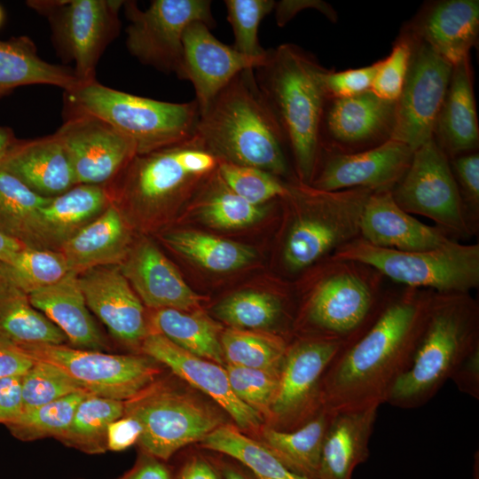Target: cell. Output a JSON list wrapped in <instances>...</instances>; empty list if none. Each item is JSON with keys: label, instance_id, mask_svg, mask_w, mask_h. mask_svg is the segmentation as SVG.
Here are the masks:
<instances>
[{"label": "cell", "instance_id": "obj_1", "mask_svg": "<svg viewBox=\"0 0 479 479\" xmlns=\"http://www.w3.org/2000/svg\"><path fill=\"white\" fill-rule=\"evenodd\" d=\"M434 291L392 289L375 322L342 349L322 382V408L331 413L386 404L409 368L424 331Z\"/></svg>", "mask_w": 479, "mask_h": 479}, {"label": "cell", "instance_id": "obj_2", "mask_svg": "<svg viewBox=\"0 0 479 479\" xmlns=\"http://www.w3.org/2000/svg\"><path fill=\"white\" fill-rule=\"evenodd\" d=\"M195 137L218 161L294 180L287 141L258 88L254 69L236 75L200 114Z\"/></svg>", "mask_w": 479, "mask_h": 479}, {"label": "cell", "instance_id": "obj_3", "mask_svg": "<svg viewBox=\"0 0 479 479\" xmlns=\"http://www.w3.org/2000/svg\"><path fill=\"white\" fill-rule=\"evenodd\" d=\"M268 51L265 64L254 70L256 83L283 132L296 179L310 185L320 153L328 69L294 43Z\"/></svg>", "mask_w": 479, "mask_h": 479}, {"label": "cell", "instance_id": "obj_4", "mask_svg": "<svg viewBox=\"0 0 479 479\" xmlns=\"http://www.w3.org/2000/svg\"><path fill=\"white\" fill-rule=\"evenodd\" d=\"M310 274L299 313V337L344 348L359 339L382 311L392 289L365 263L329 256L306 270Z\"/></svg>", "mask_w": 479, "mask_h": 479}, {"label": "cell", "instance_id": "obj_5", "mask_svg": "<svg viewBox=\"0 0 479 479\" xmlns=\"http://www.w3.org/2000/svg\"><path fill=\"white\" fill-rule=\"evenodd\" d=\"M478 348V301L471 293L435 292L412 363L393 386L386 404L403 409L424 405Z\"/></svg>", "mask_w": 479, "mask_h": 479}, {"label": "cell", "instance_id": "obj_6", "mask_svg": "<svg viewBox=\"0 0 479 479\" xmlns=\"http://www.w3.org/2000/svg\"><path fill=\"white\" fill-rule=\"evenodd\" d=\"M373 192L323 191L297 179L287 181V192L280 198L289 211L280 249L284 269L302 273L360 238L361 216Z\"/></svg>", "mask_w": 479, "mask_h": 479}, {"label": "cell", "instance_id": "obj_7", "mask_svg": "<svg viewBox=\"0 0 479 479\" xmlns=\"http://www.w3.org/2000/svg\"><path fill=\"white\" fill-rule=\"evenodd\" d=\"M66 108L96 116L130 138L145 154L195 137L198 104L156 100L121 91L97 80L64 91Z\"/></svg>", "mask_w": 479, "mask_h": 479}, {"label": "cell", "instance_id": "obj_8", "mask_svg": "<svg viewBox=\"0 0 479 479\" xmlns=\"http://www.w3.org/2000/svg\"><path fill=\"white\" fill-rule=\"evenodd\" d=\"M218 160L194 137L184 143L137 154L106 185L122 212L154 214L183 199L217 169Z\"/></svg>", "mask_w": 479, "mask_h": 479}, {"label": "cell", "instance_id": "obj_9", "mask_svg": "<svg viewBox=\"0 0 479 479\" xmlns=\"http://www.w3.org/2000/svg\"><path fill=\"white\" fill-rule=\"evenodd\" d=\"M333 256L372 266L402 287L436 293H471L479 287V244L451 240L431 249L402 251L373 246L361 238Z\"/></svg>", "mask_w": 479, "mask_h": 479}, {"label": "cell", "instance_id": "obj_10", "mask_svg": "<svg viewBox=\"0 0 479 479\" xmlns=\"http://www.w3.org/2000/svg\"><path fill=\"white\" fill-rule=\"evenodd\" d=\"M124 414L140 423L138 443L145 453L162 461L224 425L218 412L201 399L155 381L124 402Z\"/></svg>", "mask_w": 479, "mask_h": 479}, {"label": "cell", "instance_id": "obj_11", "mask_svg": "<svg viewBox=\"0 0 479 479\" xmlns=\"http://www.w3.org/2000/svg\"><path fill=\"white\" fill-rule=\"evenodd\" d=\"M123 0H30L26 4L47 18L58 55L74 64L82 82L96 80L98 63L118 35Z\"/></svg>", "mask_w": 479, "mask_h": 479}, {"label": "cell", "instance_id": "obj_12", "mask_svg": "<svg viewBox=\"0 0 479 479\" xmlns=\"http://www.w3.org/2000/svg\"><path fill=\"white\" fill-rule=\"evenodd\" d=\"M396 203L411 215L425 216L452 240L475 235L450 160L432 137L413 151L408 169L391 189Z\"/></svg>", "mask_w": 479, "mask_h": 479}, {"label": "cell", "instance_id": "obj_13", "mask_svg": "<svg viewBox=\"0 0 479 479\" xmlns=\"http://www.w3.org/2000/svg\"><path fill=\"white\" fill-rule=\"evenodd\" d=\"M129 21L126 47L140 63L164 74L178 73L186 27L202 22L216 27L209 0H153L142 10L136 1H124Z\"/></svg>", "mask_w": 479, "mask_h": 479}, {"label": "cell", "instance_id": "obj_14", "mask_svg": "<svg viewBox=\"0 0 479 479\" xmlns=\"http://www.w3.org/2000/svg\"><path fill=\"white\" fill-rule=\"evenodd\" d=\"M20 346L33 360L52 364L71 376L85 391L128 401L152 385L159 369L145 355L109 354L65 344Z\"/></svg>", "mask_w": 479, "mask_h": 479}, {"label": "cell", "instance_id": "obj_15", "mask_svg": "<svg viewBox=\"0 0 479 479\" xmlns=\"http://www.w3.org/2000/svg\"><path fill=\"white\" fill-rule=\"evenodd\" d=\"M342 349L338 342L316 338L298 337L288 342L268 420L271 427L294 429L323 409V379Z\"/></svg>", "mask_w": 479, "mask_h": 479}, {"label": "cell", "instance_id": "obj_16", "mask_svg": "<svg viewBox=\"0 0 479 479\" xmlns=\"http://www.w3.org/2000/svg\"><path fill=\"white\" fill-rule=\"evenodd\" d=\"M412 41L408 70L396 101L392 139L404 143L414 151L433 137L453 66L426 43L413 38Z\"/></svg>", "mask_w": 479, "mask_h": 479}, {"label": "cell", "instance_id": "obj_17", "mask_svg": "<svg viewBox=\"0 0 479 479\" xmlns=\"http://www.w3.org/2000/svg\"><path fill=\"white\" fill-rule=\"evenodd\" d=\"M54 133L70 161L76 185H109L137 155L135 144L106 122L66 108Z\"/></svg>", "mask_w": 479, "mask_h": 479}, {"label": "cell", "instance_id": "obj_18", "mask_svg": "<svg viewBox=\"0 0 479 479\" xmlns=\"http://www.w3.org/2000/svg\"><path fill=\"white\" fill-rule=\"evenodd\" d=\"M395 126L396 101L371 90L328 98L320 125V151L353 153L378 147L392 139Z\"/></svg>", "mask_w": 479, "mask_h": 479}, {"label": "cell", "instance_id": "obj_19", "mask_svg": "<svg viewBox=\"0 0 479 479\" xmlns=\"http://www.w3.org/2000/svg\"><path fill=\"white\" fill-rule=\"evenodd\" d=\"M412 153L410 146L395 139L359 153L320 151L310 185L323 191L391 190L408 169Z\"/></svg>", "mask_w": 479, "mask_h": 479}, {"label": "cell", "instance_id": "obj_20", "mask_svg": "<svg viewBox=\"0 0 479 479\" xmlns=\"http://www.w3.org/2000/svg\"><path fill=\"white\" fill-rule=\"evenodd\" d=\"M268 52L263 57L242 54L220 42L206 24L193 22L184 34L183 59L177 76L192 84L200 114L236 75L264 65Z\"/></svg>", "mask_w": 479, "mask_h": 479}, {"label": "cell", "instance_id": "obj_21", "mask_svg": "<svg viewBox=\"0 0 479 479\" xmlns=\"http://www.w3.org/2000/svg\"><path fill=\"white\" fill-rule=\"evenodd\" d=\"M90 311L110 334L128 346H141L150 333L143 302L119 265L94 267L78 274Z\"/></svg>", "mask_w": 479, "mask_h": 479}, {"label": "cell", "instance_id": "obj_22", "mask_svg": "<svg viewBox=\"0 0 479 479\" xmlns=\"http://www.w3.org/2000/svg\"><path fill=\"white\" fill-rule=\"evenodd\" d=\"M144 355L169 368L174 374L208 396L243 430L260 428L264 419L234 395L225 367L195 356L163 335L150 332L141 343Z\"/></svg>", "mask_w": 479, "mask_h": 479}, {"label": "cell", "instance_id": "obj_23", "mask_svg": "<svg viewBox=\"0 0 479 479\" xmlns=\"http://www.w3.org/2000/svg\"><path fill=\"white\" fill-rule=\"evenodd\" d=\"M454 66L469 56L479 36L478 0L426 2L402 27Z\"/></svg>", "mask_w": 479, "mask_h": 479}, {"label": "cell", "instance_id": "obj_24", "mask_svg": "<svg viewBox=\"0 0 479 479\" xmlns=\"http://www.w3.org/2000/svg\"><path fill=\"white\" fill-rule=\"evenodd\" d=\"M143 304L153 310H197L200 298L151 240L131 245L119 264Z\"/></svg>", "mask_w": 479, "mask_h": 479}, {"label": "cell", "instance_id": "obj_25", "mask_svg": "<svg viewBox=\"0 0 479 479\" xmlns=\"http://www.w3.org/2000/svg\"><path fill=\"white\" fill-rule=\"evenodd\" d=\"M360 238L380 247L419 251L437 247L452 239L436 225H428L403 210L391 190L373 192L360 221Z\"/></svg>", "mask_w": 479, "mask_h": 479}, {"label": "cell", "instance_id": "obj_26", "mask_svg": "<svg viewBox=\"0 0 479 479\" xmlns=\"http://www.w3.org/2000/svg\"><path fill=\"white\" fill-rule=\"evenodd\" d=\"M0 169L45 198L60 195L76 185L67 153L55 134L18 139L0 162Z\"/></svg>", "mask_w": 479, "mask_h": 479}, {"label": "cell", "instance_id": "obj_27", "mask_svg": "<svg viewBox=\"0 0 479 479\" xmlns=\"http://www.w3.org/2000/svg\"><path fill=\"white\" fill-rule=\"evenodd\" d=\"M433 138L449 160L478 149L479 125L469 56L452 67Z\"/></svg>", "mask_w": 479, "mask_h": 479}, {"label": "cell", "instance_id": "obj_28", "mask_svg": "<svg viewBox=\"0 0 479 479\" xmlns=\"http://www.w3.org/2000/svg\"><path fill=\"white\" fill-rule=\"evenodd\" d=\"M31 304L66 335L75 348L104 351L105 335L90 311L79 284L78 275L68 272L55 284L28 294Z\"/></svg>", "mask_w": 479, "mask_h": 479}, {"label": "cell", "instance_id": "obj_29", "mask_svg": "<svg viewBox=\"0 0 479 479\" xmlns=\"http://www.w3.org/2000/svg\"><path fill=\"white\" fill-rule=\"evenodd\" d=\"M379 406L332 413L317 479H351L369 457V442Z\"/></svg>", "mask_w": 479, "mask_h": 479}, {"label": "cell", "instance_id": "obj_30", "mask_svg": "<svg viewBox=\"0 0 479 479\" xmlns=\"http://www.w3.org/2000/svg\"><path fill=\"white\" fill-rule=\"evenodd\" d=\"M131 247L125 216L113 202L58 249L69 272L80 274L98 266L119 265Z\"/></svg>", "mask_w": 479, "mask_h": 479}, {"label": "cell", "instance_id": "obj_31", "mask_svg": "<svg viewBox=\"0 0 479 479\" xmlns=\"http://www.w3.org/2000/svg\"><path fill=\"white\" fill-rule=\"evenodd\" d=\"M111 202L106 185H75L51 198L39 211L42 247L58 250L100 216Z\"/></svg>", "mask_w": 479, "mask_h": 479}, {"label": "cell", "instance_id": "obj_32", "mask_svg": "<svg viewBox=\"0 0 479 479\" xmlns=\"http://www.w3.org/2000/svg\"><path fill=\"white\" fill-rule=\"evenodd\" d=\"M79 83L73 68L43 59L31 38L0 40V98L21 86L51 85L67 91Z\"/></svg>", "mask_w": 479, "mask_h": 479}, {"label": "cell", "instance_id": "obj_33", "mask_svg": "<svg viewBox=\"0 0 479 479\" xmlns=\"http://www.w3.org/2000/svg\"><path fill=\"white\" fill-rule=\"evenodd\" d=\"M150 332L157 333L181 349L225 366L221 345L222 327L200 310H155L149 318Z\"/></svg>", "mask_w": 479, "mask_h": 479}, {"label": "cell", "instance_id": "obj_34", "mask_svg": "<svg viewBox=\"0 0 479 479\" xmlns=\"http://www.w3.org/2000/svg\"><path fill=\"white\" fill-rule=\"evenodd\" d=\"M331 416V412L322 409L313 418L292 430L264 427L262 443L294 472L308 479H317Z\"/></svg>", "mask_w": 479, "mask_h": 479}, {"label": "cell", "instance_id": "obj_35", "mask_svg": "<svg viewBox=\"0 0 479 479\" xmlns=\"http://www.w3.org/2000/svg\"><path fill=\"white\" fill-rule=\"evenodd\" d=\"M0 334L17 345L65 344L66 335L0 272Z\"/></svg>", "mask_w": 479, "mask_h": 479}, {"label": "cell", "instance_id": "obj_36", "mask_svg": "<svg viewBox=\"0 0 479 479\" xmlns=\"http://www.w3.org/2000/svg\"><path fill=\"white\" fill-rule=\"evenodd\" d=\"M50 200L0 169V230L25 247L43 248L39 211Z\"/></svg>", "mask_w": 479, "mask_h": 479}, {"label": "cell", "instance_id": "obj_37", "mask_svg": "<svg viewBox=\"0 0 479 479\" xmlns=\"http://www.w3.org/2000/svg\"><path fill=\"white\" fill-rule=\"evenodd\" d=\"M203 448L223 453L246 467L255 479H308L287 467L262 442L238 428L222 425L200 441Z\"/></svg>", "mask_w": 479, "mask_h": 479}, {"label": "cell", "instance_id": "obj_38", "mask_svg": "<svg viewBox=\"0 0 479 479\" xmlns=\"http://www.w3.org/2000/svg\"><path fill=\"white\" fill-rule=\"evenodd\" d=\"M163 239L175 251L215 272L242 268L255 258V251L246 245L196 231H174Z\"/></svg>", "mask_w": 479, "mask_h": 479}, {"label": "cell", "instance_id": "obj_39", "mask_svg": "<svg viewBox=\"0 0 479 479\" xmlns=\"http://www.w3.org/2000/svg\"><path fill=\"white\" fill-rule=\"evenodd\" d=\"M124 402L88 394L78 404L70 426L58 440L88 454L106 452L107 428L123 416Z\"/></svg>", "mask_w": 479, "mask_h": 479}, {"label": "cell", "instance_id": "obj_40", "mask_svg": "<svg viewBox=\"0 0 479 479\" xmlns=\"http://www.w3.org/2000/svg\"><path fill=\"white\" fill-rule=\"evenodd\" d=\"M225 365L280 371L288 346L277 333L227 328L221 334Z\"/></svg>", "mask_w": 479, "mask_h": 479}, {"label": "cell", "instance_id": "obj_41", "mask_svg": "<svg viewBox=\"0 0 479 479\" xmlns=\"http://www.w3.org/2000/svg\"><path fill=\"white\" fill-rule=\"evenodd\" d=\"M214 313L232 328L265 331L285 319L286 307L277 294L244 291L220 302Z\"/></svg>", "mask_w": 479, "mask_h": 479}, {"label": "cell", "instance_id": "obj_42", "mask_svg": "<svg viewBox=\"0 0 479 479\" xmlns=\"http://www.w3.org/2000/svg\"><path fill=\"white\" fill-rule=\"evenodd\" d=\"M0 272L29 294L62 279L68 272L67 262L58 250L24 247Z\"/></svg>", "mask_w": 479, "mask_h": 479}, {"label": "cell", "instance_id": "obj_43", "mask_svg": "<svg viewBox=\"0 0 479 479\" xmlns=\"http://www.w3.org/2000/svg\"><path fill=\"white\" fill-rule=\"evenodd\" d=\"M199 206V215L208 225L220 229H237L251 225L266 213L265 205H254L232 192L220 179L216 170Z\"/></svg>", "mask_w": 479, "mask_h": 479}, {"label": "cell", "instance_id": "obj_44", "mask_svg": "<svg viewBox=\"0 0 479 479\" xmlns=\"http://www.w3.org/2000/svg\"><path fill=\"white\" fill-rule=\"evenodd\" d=\"M90 394L79 391L46 404L23 411L6 425L16 438L34 441L44 437L58 439L70 426L78 404Z\"/></svg>", "mask_w": 479, "mask_h": 479}, {"label": "cell", "instance_id": "obj_45", "mask_svg": "<svg viewBox=\"0 0 479 479\" xmlns=\"http://www.w3.org/2000/svg\"><path fill=\"white\" fill-rule=\"evenodd\" d=\"M216 172L232 192L254 205H265L287 192V181L256 168L218 161Z\"/></svg>", "mask_w": 479, "mask_h": 479}, {"label": "cell", "instance_id": "obj_46", "mask_svg": "<svg viewBox=\"0 0 479 479\" xmlns=\"http://www.w3.org/2000/svg\"><path fill=\"white\" fill-rule=\"evenodd\" d=\"M79 391L85 390L65 371L47 362L35 361L22 376L23 411Z\"/></svg>", "mask_w": 479, "mask_h": 479}, {"label": "cell", "instance_id": "obj_47", "mask_svg": "<svg viewBox=\"0 0 479 479\" xmlns=\"http://www.w3.org/2000/svg\"><path fill=\"white\" fill-rule=\"evenodd\" d=\"M227 20L230 23L234 43L239 52L263 57L268 52L259 43L258 29L263 18L274 11L273 0H225Z\"/></svg>", "mask_w": 479, "mask_h": 479}, {"label": "cell", "instance_id": "obj_48", "mask_svg": "<svg viewBox=\"0 0 479 479\" xmlns=\"http://www.w3.org/2000/svg\"><path fill=\"white\" fill-rule=\"evenodd\" d=\"M230 386L243 404L269 420L279 382L280 371L225 365Z\"/></svg>", "mask_w": 479, "mask_h": 479}, {"label": "cell", "instance_id": "obj_49", "mask_svg": "<svg viewBox=\"0 0 479 479\" xmlns=\"http://www.w3.org/2000/svg\"><path fill=\"white\" fill-rule=\"evenodd\" d=\"M412 50L409 35L400 31L388 57L379 60L371 91L381 98L397 101L408 70Z\"/></svg>", "mask_w": 479, "mask_h": 479}, {"label": "cell", "instance_id": "obj_50", "mask_svg": "<svg viewBox=\"0 0 479 479\" xmlns=\"http://www.w3.org/2000/svg\"><path fill=\"white\" fill-rule=\"evenodd\" d=\"M453 177L469 222L477 232L479 221V153L471 152L450 159Z\"/></svg>", "mask_w": 479, "mask_h": 479}, {"label": "cell", "instance_id": "obj_51", "mask_svg": "<svg viewBox=\"0 0 479 479\" xmlns=\"http://www.w3.org/2000/svg\"><path fill=\"white\" fill-rule=\"evenodd\" d=\"M379 61L364 67L335 72L328 69L324 84L328 98H344L371 90Z\"/></svg>", "mask_w": 479, "mask_h": 479}, {"label": "cell", "instance_id": "obj_52", "mask_svg": "<svg viewBox=\"0 0 479 479\" xmlns=\"http://www.w3.org/2000/svg\"><path fill=\"white\" fill-rule=\"evenodd\" d=\"M22 376L0 379V423L5 426L23 412Z\"/></svg>", "mask_w": 479, "mask_h": 479}, {"label": "cell", "instance_id": "obj_53", "mask_svg": "<svg viewBox=\"0 0 479 479\" xmlns=\"http://www.w3.org/2000/svg\"><path fill=\"white\" fill-rule=\"evenodd\" d=\"M141 433L140 423L132 416L123 414L107 428L106 449L113 452L124 451L138 443Z\"/></svg>", "mask_w": 479, "mask_h": 479}, {"label": "cell", "instance_id": "obj_54", "mask_svg": "<svg viewBox=\"0 0 479 479\" xmlns=\"http://www.w3.org/2000/svg\"><path fill=\"white\" fill-rule=\"evenodd\" d=\"M34 362L20 346L0 334V379L24 375Z\"/></svg>", "mask_w": 479, "mask_h": 479}, {"label": "cell", "instance_id": "obj_55", "mask_svg": "<svg viewBox=\"0 0 479 479\" xmlns=\"http://www.w3.org/2000/svg\"><path fill=\"white\" fill-rule=\"evenodd\" d=\"M315 9L330 21L336 22L337 12L328 4L321 0H281L275 3L274 12L279 27H284L296 14L304 9Z\"/></svg>", "mask_w": 479, "mask_h": 479}, {"label": "cell", "instance_id": "obj_56", "mask_svg": "<svg viewBox=\"0 0 479 479\" xmlns=\"http://www.w3.org/2000/svg\"><path fill=\"white\" fill-rule=\"evenodd\" d=\"M450 380L454 381L459 391L479 398V348L460 362Z\"/></svg>", "mask_w": 479, "mask_h": 479}, {"label": "cell", "instance_id": "obj_57", "mask_svg": "<svg viewBox=\"0 0 479 479\" xmlns=\"http://www.w3.org/2000/svg\"><path fill=\"white\" fill-rule=\"evenodd\" d=\"M121 479H173L169 469L162 462L145 453L136 466Z\"/></svg>", "mask_w": 479, "mask_h": 479}, {"label": "cell", "instance_id": "obj_58", "mask_svg": "<svg viewBox=\"0 0 479 479\" xmlns=\"http://www.w3.org/2000/svg\"><path fill=\"white\" fill-rule=\"evenodd\" d=\"M175 479H224L219 468L201 457L189 459L179 469Z\"/></svg>", "mask_w": 479, "mask_h": 479}, {"label": "cell", "instance_id": "obj_59", "mask_svg": "<svg viewBox=\"0 0 479 479\" xmlns=\"http://www.w3.org/2000/svg\"><path fill=\"white\" fill-rule=\"evenodd\" d=\"M24 247L0 230V264L10 262Z\"/></svg>", "mask_w": 479, "mask_h": 479}, {"label": "cell", "instance_id": "obj_60", "mask_svg": "<svg viewBox=\"0 0 479 479\" xmlns=\"http://www.w3.org/2000/svg\"><path fill=\"white\" fill-rule=\"evenodd\" d=\"M18 139L11 128L0 126V162Z\"/></svg>", "mask_w": 479, "mask_h": 479}, {"label": "cell", "instance_id": "obj_61", "mask_svg": "<svg viewBox=\"0 0 479 479\" xmlns=\"http://www.w3.org/2000/svg\"><path fill=\"white\" fill-rule=\"evenodd\" d=\"M219 470L224 479H255L248 470V473H247V471L232 463L223 462L219 467Z\"/></svg>", "mask_w": 479, "mask_h": 479}, {"label": "cell", "instance_id": "obj_62", "mask_svg": "<svg viewBox=\"0 0 479 479\" xmlns=\"http://www.w3.org/2000/svg\"><path fill=\"white\" fill-rule=\"evenodd\" d=\"M3 20H4V11L2 9V7L0 6V26L3 22Z\"/></svg>", "mask_w": 479, "mask_h": 479}, {"label": "cell", "instance_id": "obj_63", "mask_svg": "<svg viewBox=\"0 0 479 479\" xmlns=\"http://www.w3.org/2000/svg\"><path fill=\"white\" fill-rule=\"evenodd\" d=\"M119 479H121V478H119Z\"/></svg>", "mask_w": 479, "mask_h": 479}]
</instances>
